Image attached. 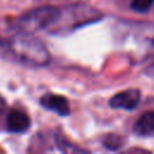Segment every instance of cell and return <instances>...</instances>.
Here are the masks:
<instances>
[{
    "label": "cell",
    "mask_w": 154,
    "mask_h": 154,
    "mask_svg": "<svg viewBox=\"0 0 154 154\" xmlns=\"http://www.w3.org/2000/svg\"><path fill=\"white\" fill-rule=\"evenodd\" d=\"M0 54L28 66H45L49 61L46 46L30 34H20L0 42Z\"/></svg>",
    "instance_id": "1"
},
{
    "label": "cell",
    "mask_w": 154,
    "mask_h": 154,
    "mask_svg": "<svg viewBox=\"0 0 154 154\" xmlns=\"http://www.w3.org/2000/svg\"><path fill=\"white\" fill-rule=\"evenodd\" d=\"M59 17H60V11L57 7L43 6L31 10L28 13L23 14L20 18H18L17 24L22 31L30 34L31 31L46 28L53 22H57Z\"/></svg>",
    "instance_id": "2"
},
{
    "label": "cell",
    "mask_w": 154,
    "mask_h": 154,
    "mask_svg": "<svg viewBox=\"0 0 154 154\" xmlns=\"http://www.w3.org/2000/svg\"><path fill=\"white\" fill-rule=\"evenodd\" d=\"M154 4V0H131L130 7L136 12H147Z\"/></svg>",
    "instance_id": "9"
},
{
    "label": "cell",
    "mask_w": 154,
    "mask_h": 154,
    "mask_svg": "<svg viewBox=\"0 0 154 154\" xmlns=\"http://www.w3.org/2000/svg\"><path fill=\"white\" fill-rule=\"evenodd\" d=\"M122 143H123V140L120 138V136L114 135V134H109L103 138V146L111 150H116L120 148Z\"/></svg>",
    "instance_id": "8"
},
{
    "label": "cell",
    "mask_w": 154,
    "mask_h": 154,
    "mask_svg": "<svg viewBox=\"0 0 154 154\" xmlns=\"http://www.w3.org/2000/svg\"><path fill=\"white\" fill-rule=\"evenodd\" d=\"M6 128L11 132H24L30 128V119L24 112L19 109H12L6 117Z\"/></svg>",
    "instance_id": "6"
},
{
    "label": "cell",
    "mask_w": 154,
    "mask_h": 154,
    "mask_svg": "<svg viewBox=\"0 0 154 154\" xmlns=\"http://www.w3.org/2000/svg\"><path fill=\"white\" fill-rule=\"evenodd\" d=\"M134 131L141 136H148L154 134V111L144 112L135 123Z\"/></svg>",
    "instance_id": "7"
},
{
    "label": "cell",
    "mask_w": 154,
    "mask_h": 154,
    "mask_svg": "<svg viewBox=\"0 0 154 154\" xmlns=\"http://www.w3.org/2000/svg\"><path fill=\"white\" fill-rule=\"evenodd\" d=\"M141 100V93L138 89H126L120 93H117L111 100L109 106L112 108H123V109H134Z\"/></svg>",
    "instance_id": "4"
},
{
    "label": "cell",
    "mask_w": 154,
    "mask_h": 154,
    "mask_svg": "<svg viewBox=\"0 0 154 154\" xmlns=\"http://www.w3.org/2000/svg\"><path fill=\"white\" fill-rule=\"evenodd\" d=\"M130 37L140 49V54L146 57L154 55V24L136 23L130 25Z\"/></svg>",
    "instance_id": "3"
},
{
    "label": "cell",
    "mask_w": 154,
    "mask_h": 154,
    "mask_svg": "<svg viewBox=\"0 0 154 154\" xmlns=\"http://www.w3.org/2000/svg\"><path fill=\"white\" fill-rule=\"evenodd\" d=\"M40 103L42 107L53 111L58 113L59 116H67L70 114V105L66 97L61 95H55V94H47L43 95L40 99Z\"/></svg>",
    "instance_id": "5"
}]
</instances>
